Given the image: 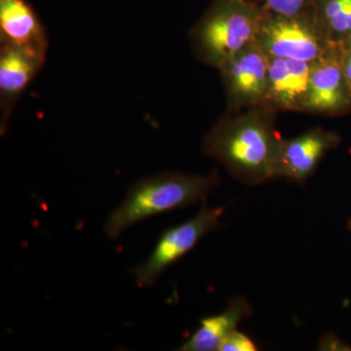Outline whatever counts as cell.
<instances>
[{
	"instance_id": "6da1fadb",
	"label": "cell",
	"mask_w": 351,
	"mask_h": 351,
	"mask_svg": "<svg viewBox=\"0 0 351 351\" xmlns=\"http://www.w3.org/2000/svg\"><path fill=\"white\" fill-rule=\"evenodd\" d=\"M277 113L263 104L226 113L205 136L203 151L244 184H261L277 179L282 141L276 128Z\"/></svg>"
},
{
	"instance_id": "7a4b0ae2",
	"label": "cell",
	"mask_w": 351,
	"mask_h": 351,
	"mask_svg": "<svg viewBox=\"0 0 351 351\" xmlns=\"http://www.w3.org/2000/svg\"><path fill=\"white\" fill-rule=\"evenodd\" d=\"M219 184L216 171L205 176L163 172L144 178L132 184L108 217L104 230L110 239H117L145 219L204 202Z\"/></svg>"
},
{
	"instance_id": "3957f363",
	"label": "cell",
	"mask_w": 351,
	"mask_h": 351,
	"mask_svg": "<svg viewBox=\"0 0 351 351\" xmlns=\"http://www.w3.org/2000/svg\"><path fill=\"white\" fill-rule=\"evenodd\" d=\"M267 12L242 0H212L189 34L193 53L201 63L219 69L257 43Z\"/></svg>"
},
{
	"instance_id": "277c9868",
	"label": "cell",
	"mask_w": 351,
	"mask_h": 351,
	"mask_svg": "<svg viewBox=\"0 0 351 351\" xmlns=\"http://www.w3.org/2000/svg\"><path fill=\"white\" fill-rule=\"evenodd\" d=\"M257 43L269 58L314 62L336 48L313 12L285 16L267 12Z\"/></svg>"
},
{
	"instance_id": "5b68a950",
	"label": "cell",
	"mask_w": 351,
	"mask_h": 351,
	"mask_svg": "<svg viewBox=\"0 0 351 351\" xmlns=\"http://www.w3.org/2000/svg\"><path fill=\"white\" fill-rule=\"evenodd\" d=\"M225 207L203 205L193 219L168 228L157 240L151 255L133 270L140 287H152L170 267L199 243L203 237L221 226Z\"/></svg>"
},
{
	"instance_id": "8992f818",
	"label": "cell",
	"mask_w": 351,
	"mask_h": 351,
	"mask_svg": "<svg viewBox=\"0 0 351 351\" xmlns=\"http://www.w3.org/2000/svg\"><path fill=\"white\" fill-rule=\"evenodd\" d=\"M269 68V57L256 43L219 69L225 87L226 113L243 112L262 105Z\"/></svg>"
},
{
	"instance_id": "52a82bcc",
	"label": "cell",
	"mask_w": 351,
	"mask_h": 351,
	"mask_svg": "<svg viewBox=\"0 0 351 351\" xmlns=\"http://www.w3.org/2000/svg\"><path fill=\"white\" fill-rule=\"evenodd\" d=\"M341 46L313 63L302 112L339 117L351 112V88L341 66Z\"/></svg>"
},
{
	"instance_id": "ba28073f",
	"label": "cell",
	"mask_w": 351,
	"mask_h": 351,
	"mask_svg": "<svg viewBox=\"0 0 351 351\" xmlns=\"http://www.w3.org/2000/svg\"><path fill=\"white\" fill-rule=\"evenodd\" d=\"M341 138L325 129H311L299 137L281 141L277 158L276 178L302 184L308 180L328 152L336 149Z\"/></svg>"
},
{
	"instance_id": "9c48e42d",
	"label": "cell",
	"mask_w": 351,
	"mask_h": 351,
	"mask_svg": "<svg viewBox=\"0 0 351 351\" xmlns=\"http://www.w3.org/2000/svg\"><path fill=\"white\" fill-rule=\"evenodd\" d=\"M46 56L32 51L1 45L0 47V107L1 133H5L14 107L43 68Z\"/></svg>"
},
{
	"instance_id": "30bf717a",
	"label": "cell",
	"mask_w": 351,
	"mask_h": 351,
	"mask_svg": "<svg viewBox=\"0 0 351 351\" xmlns=\"http://www.w3.org/2000/svg\"><path fill=\"white\" fill-rule=\"evenodd\" d=\"M313 63L269 58V76L263 105L277 112H302Z\"/></svg>"
},
{
	"instance_id": "8fae6325",
	"label": "cell",
	"mask_w": 351,
	"mask_h": 351,
	"mask_svg": "<svg viewBox=\"0 0 351 351\" xmlns=\"http://www.w3.org/2000/svg\"><path fill=\"white\" fill-rule=\"evenodd\" d=\"M0 44L46 56L45 27L27 0H0Z\"/></svg>"
},
{
	"instance_id": "7c38bea8",
	"label": "cell",
	"mask_w": 351,
	"mask_h": 351,
	"mask_svg": "<svg viewBox=\"0 0 351 351\" xmlns=\"http://www.w3.org/2000/svg\"><path fill=\"white\" fill-rule=\"evenodd\" d=\"M253 307L242 297L228 302L225 311L200 320L199 326L181 346L182 351L219 350L223 339L237 329L239 323L250 317Z\"/></svg>"
},
{
	"instance_id": "4fadbf2b",
	"label": "cell",
	"mask_w": 351,
	"mask_h": 351,
	"mask_svg": "<svg viewBox=\"0 0 351 351\" xmlns=\"http://www.w3.org/2000/svg\"><path fill=\"white\" fill-rule=\"evenodd\" d=\"M314 20L329 40L343 46L351 36V0H315Z\"/></svg>"
},
{
	"instance_id": "5bb4252c",
	"label": "cell",
	"mask_w": 351,
	"mask_h": 351,
	"mask_svg": "<svg viewBox=\"0 0 351 351\" xmlns=\"http://www.w3.org/2000/svg\"><path fill=\"white\" fill-rule=\"evenodd\" d=\"M315 0H263V7L269 12L294 16L313 12Z\"/></svg>"
},
{
	"instance_id": "9a60e30c",
	"label": "cell",
	"mask_w": 351,
	"mask_h": 351,
	"mask_svg": "<svg viewBox=\"0 0 351 351\" xmlns=\"http://www.w3.org/2000/svg\"><path fill=\"white\" fill-rule=\"evenodd\" d=\"M257 343L245 332L234 330L230 332L221 345L219 351H257Z\"/></svg>"
},
{
	"instance_id": "2e32d148",
	"label": "cell",
	"mask_w": 351,
	"mask_h": 351,
	"mask_svg": "<svg viewBox=\"0 0 351 351\" xmlns=\"http://www.w3.org/2000/svg\"><path fill=\"white\" fill-rule=\"evenodd\" d=\"M341 66L351 88V49L341 50Z\"/></svg>"
},
{
	"instance_id": "e0dca14e",
	"label": "cell",
	"mask_w": 351,
	"mask_h": 351,
	"mask_svg": "<svg viewBox=\"0 0 351 351\" xmlns=\"http://www.w3.org/2000/svg\"><path fill=\"white\" fill-rule=\"evenodd\" d=\"M242 1L247 2L249 4H253V5L263 6V0H242Z\"/></svg>"
},
{
	"instance_id": "ac0fdd59",
	"label": "cell",
	"mask_w": 351,
	"mask_h": 351,
	"mask_svg": "<svg viewBox=\"0 0 351 351\" xmlns=\"http://www.w3.org/2000/svg\"><path fill=\"white\" fill-rule=\"evenodd\" d=\"M341 47H343V49H351V36L346 41L345 43H343V45L341 46Z\"/></svg>"
},
{
	"instance_id": "d6986e66",
	"label": "cell",
	"mask_w": 351,
	"mask_h": 351,
	"mask_svg": "<svg viewBox=\"0 0 351 351\" xmlns=\"http://www.w3.org/2000/svg\"><path fill=\"white\" fill-rule=\"evenodd\" d=\"M348 228H350V230L351 232V219L350 221V223H348Z\"/></svg>"
}]
</instances>
